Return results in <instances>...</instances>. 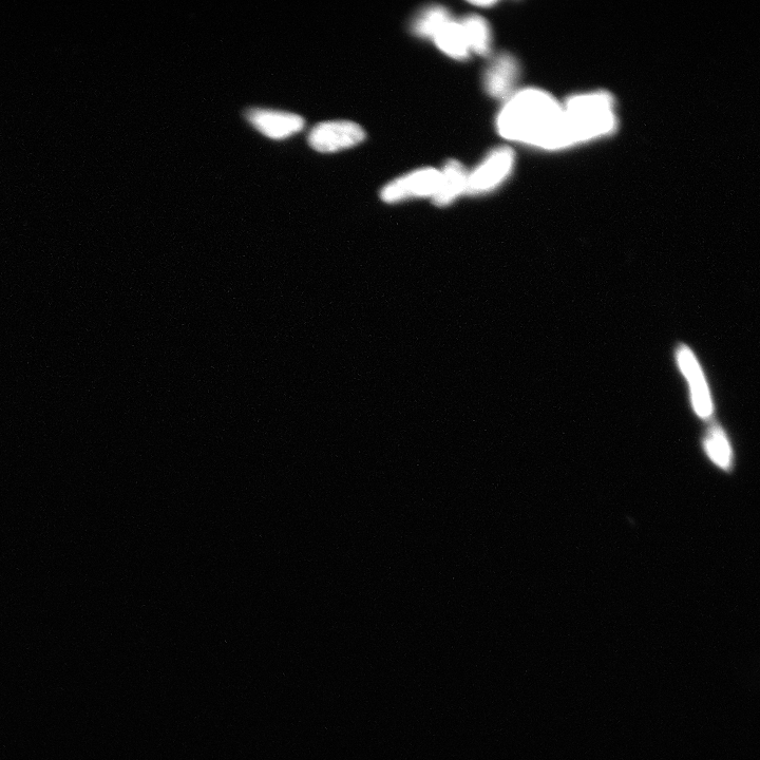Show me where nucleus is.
<instances>
[{"label":"nucleus","instance_id":"11","mask_svg":"<svg viewBox=\"0 0 760 760\" xmlns=\"http://www.w3.org/2000/svg\"><path fill=\"white\" fill-rule=\"evenodd\" d=\"M470 51L487 56L491 51V31L485 19L479 15H468L462 22Z\"/></svg>","mask_w":760,"mask_h":760},{"label":"nucleus","instance_id":"8","mask_svg":"<svg viewBox=\"0 0 760 760\" xmlns=\"http://www.w3.org/2000/svg\"><path fill=\"white\" fill-rule=\"evenodd\" d=\"M678 360L684 375L689 379L697 414L702 418L710 417L713 411L711 397L696 358L690 349L682 347L678 351Z\"/></svg>","mask_w":760,"mask_h":760},{"label":"nucleus","instance_id":"5","mask_svg":"<svg viewBox=\"0 0 760 760\" xmlns=\"http://www.w3.org/2000/svg\"><path fill=\"white\" fill-rule=\"evenodd\" d=\"M366 132L351 121H328L316 125L310 132L311 147L320 152H335L358 145Z\"/></svg>","mask_w":760,"mask_h":760},{"label":"nucleus","instance_id":"13","mask_svg":"<svg viewBox=\"0 0 760 760\" xmlns=\"http://www.w3.org/2000/svg\"><path fill=\"white\" fill-rule=\"evenodd\" d=\"M705 447L710 459L720 468L728 470L732 466V450L726 434L720 427L710 429Z\"/></svg>","mask_w":760,"mask_h":760},{"label":"nucleus","instance_id":"2","mask_svg":"<svg viewBox=\"0 0 760 760\" xmlns=\"http://www.w3.org/2000/svg\"><path fill=\"white\" fill-rule=\"evenodd\" d=\"M562 108L564 148L608 135L616 127L614 101L608 93L577 95Z\"/></svg>","mask_w":760,"mask_h":760},{"label":"nucleus","instance_id":"1","mask_svg":"<svg viewBox=\"0 0 760 760\" xmlns=\"http://www.w3.org/2000/svg\"><path fill=\"white\" fill-rule=\"evenodd\" d=\"M562 114V105L553 95L540 89H524L507 100L497 127L509 141L561 149L564 148Z\"/></svg>","mask_w":760,"mask_h":760},{"label":"nucleus","instance_id":"9","mask_svg":"<svg viewBox=\"0 0 760 760\" xmlns=\"http://www.w3.org/2000/svg\"><path fill=\"white\" fill-rule=\"evenodd\" d=\"M469 173L459 161H449L441 171L439 189L433 196L437 206H447L461 195L466 194Z\"/></svg>","mask_w":760,"mask_h":760},{"label":"nucleus","instance_id":"14","mask_svg":"<svg viewBox=\"0 0 760 760\" xmlns=\"http://www.w3.org/2000/svg\"><path fill=\"white\" fill-rule=\"evenodd\" d=\"M471 4L479 7H491L497 5V2H472Z\"/></svg>","mask_w":760,"mask_h":760},{"label":"nucleus","instance_id":"3","mask_svg":"<svg viewBox=\"0 0 760 760\" xmlns=\"http://www.w3.org/2000/svg\"><path fill=\"white\" fill-rule=\"evenodd\" d=\"M515 165V154L509 147H499L468 176L466 194L485 195L498 188L511 174Z\"/></svg>","mask_w":760,"mask_h":760},{"label":"nucleus","instance_id":"12","mask_svg":"<svg viewBox=\"0 0 760 760\" xmlns=\"http://www.w3.org/2000/svg\"><path fill=\"white\" fill-rule=\"evenodd\" d=\"M451 21L449 11L442 6H431L423 10L412 24V30L415 35L433 38L439 30Z\"/></svg>","mask_w":760,"mask_h":760},{"label":"nucleus","instance_id":"6","mask_svg":"<svg viewBox=\"0 0 760 760\" xmlns=\"http://www.w3.org/2000/svg\"><path fill=\"white\" fill-rule=\"evenodd\" d=\"M246 118L264 136L275 140L288 138L304 126L298 114L274 109L253 108L246 112Z\"/></svg>","mask_w":760,"mask_h":760},{"label":"nucleus","instance_id":"7","mask_svg":"<svg viewBox=\"0 0 760 760\" xmlns=\"http://www.w3.org/2000/svg\"><path fill=\"white\" fill-rule=\"evenodd\" d=\"M520 76V66L515 56L502 53L487 67L484 87L490 97L508 100Z\"/></svg>","mask_w":760,"mask_h":760},{"label":"nucleus","instance_id":"4","mask_svg":"<svg viewBox=\"0 0 760 760\" xmlns=\"http://www.w3.org/2000/svg\"><path fill=\"white\" fill-rule=\"evenodd\" d=\"M441 182V171L435 168H423L397 178L386 185L380 196L387 203L402 202L409 199L427 198L436 194Z\"/></svg>","mask_w":760,"mask_h":760},{"label":"nucleus","instance_id":"10","mask_svg":"<svg viewBox=\"0 0 760 760\" xmlns=\"http://www.w3.org/2000/svg\"><path fill=\"white\" fill-rule=\"evenodd\" d=\"M432 40L437 48L453 60L465 61L470 56V48L467 42L466 34L461 23L449 21Z\"/></svg>","mask_w":760,"mask_h":760}]
</instances>
